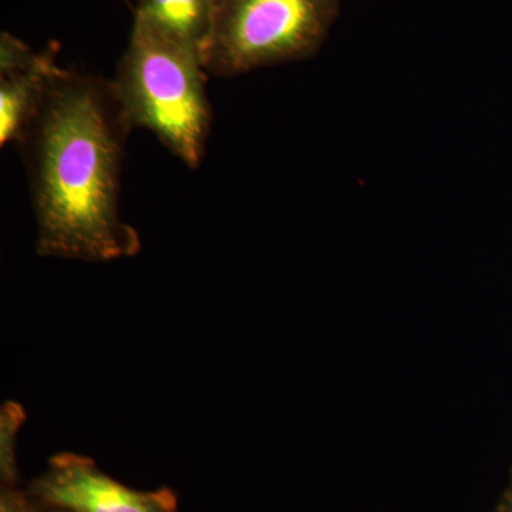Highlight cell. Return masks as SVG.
Listing matches in <instances>:
<instances>
[{"mask_svg": "<svg viewBox=\"0 0 512 512\" xmlns=\"http://www.w3.org/2000/svg\"><path fill=\"white\" fill-rule=\"evenodd\" d=\"M45 512H69V511L57 510V508L46 507V511Z\"/></svg>", "mask_w": 512, "mask_h": 512, "instance_id": "cell-10", "label": "cell"}, {"mask_svg": "<svg viewBox=\"0 0 512 512\" xmlns=\"http://www.w3.org/2000/svg\"><path fill=\"white\" fill-rule=\"evenodd\" d=\"M493 512H512V468L510 474V483L501 494L500 500L495 505Z\"/></svg>", "mask_w": 512, "mask_h": 512, "instance_id": "cell-9", "label": "cell"}, {"mask_svg": "<svg viewBox=\"0 0 512 512\" xmlns=\"http://www.w3.org/2000/svg\"><path fill=\"white\" fill-rule=\"evenodd\" d=\"M60 69L52 46L42 53L18 37L0 36V144L19 143Z\"/></svg>", "mask_w": 512, "mask_h": 512, "instance_id": "cell-5", "label": "cell"}, {"mask_svg": "<svg viewBox=\"0 0 512 512\" xmlns=\"http://www.w3.org/2000/svg\"><path fill=\"white\" fill-rule=\"evenodd\" d=\"M40 501L28 491L19 490L16 485H5L0 494V512H45L40 510Z\"/></svg>", "mask_w": 512, "mask_h": 512, "instance_id": "cell-8", "label": "cell"}, {"mask_svg": "<svg viewBox=\"0 0 512 512\" xmlns=\"http://www.w3.org/2000/svg\"><path fill=\"white\" fill-rule=\"evenodd\" d=\"M214 3L215 0H138L134 16L202 52L210 35Z\"/></svg>", "mask_w": 512, "mask_h": 512, "instance_id": "cell-6", "label": "cell"}, {"mask_svg": "<svg viewBox=\"0 0 512 512\" xmlns=\"http://www.w3.org/2000/svg\"><path fill=\"white\" fill-rule=\"evenodd\" d=\"M131 131L111 80L57 70L18 143L28 165L37 254L110 262L140 252V235L119 211Z\"/></svg>", "mask_w": 512, "mask_h": 512, "instance_id": "cell-1", "label": "cell"}, {"mask_svg": "<svg viewBox=\"0 0 512 512\" xmlns=\"http://www.w3.org/2000/svg\"><path fill=\"white\" fill-rule=\"evenodd\" d=\"M29 493L45 507L69 512H177L175 491L161 487L138 491L100 470L86 456L56 454L45 473L33 480Z\"/></svg>", "mask_w": 512, "mask_h": 512, "instance_id": "cell-4", "label": "cell"}, {"mask_svg": "<svg viewBox=\"0 0 512 512\" xmlns=\"http://www.w3.org/2000/svg\"><path fill=\"white\" fill-rule=\"evenodd\" d=\"M201 50L134 16L114 92L128 126L147 128L191 170L204 160L212 126Z\"/></svg>", "mask_w": 512, "mask_h": 512, "instance_id": "cell-2", "label": "cell"}, {"mask_svg": "<svg viewBox=\"0 0 512 512\" xmlns=\"http://www.w3.org/2000/svg\"><path fill=\"white\" fill-rule=\"evenodd\" d=\"M26 421L23 407L16 402H6L0 412V476L5 485H16L19 481L18 436Z\"/></svg>", "mask_w": 512, "mask_h": 512, "instance_id": "cell-7", "label": "cell"}, {"mask_svg": "<svg viewBox=\"0 0 512 512\" xmlns=\"http://www.w3.org/2000/svg\"><path fill=\"white\" fill-rule=\"evenodd\" d=\"M339 0H215L205 69L220 77L301 62L319 52Z\"/></svg>", "mask_w": 512, "mask_h": 512, "instance_id": "cell-3", "label": "cell"}]
</instances>
